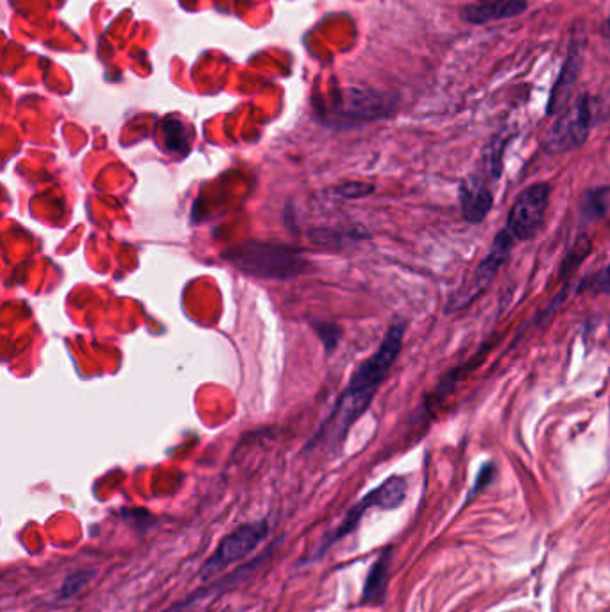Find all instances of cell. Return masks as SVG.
Masks as SVG:
<instances>
[{
	"instance_id": "52a82bcc",
	"label": "cell",
	"mask_w": 610,
	"mask_h": 612,
	"mask_svg": "<svg viewBox=\"0 0 610 612\" xmlns=\"http://www.w3.org/2000/svg\"><path fill=\"white\" fill-rule=\"evenodd\" d=\"M550 187L535 183L526 187L512 204L507 230L516 240H530L543 226L550 204Z\"/></svg>"
},
{
	"instance_id": "6da1fadb",
	"label": "cell",
	"mask_w": 610,
	"mask_h": 612,
	"mask_svg": "<svg viewBox=\"0 0 610 612\" xmlns=\"http://www.w3.org/2000/svg\"><path fill=\"white\" fill-rule=\"evenodd\" d=\"M405 332H407L405 323H394L390 326L378 351L356 369L348 387L340 394L339 401L331 410L330 417L322 423L321 430L314 435L312 442L317 444L321 441H340L348 434L349 426L364 414L369 403L373 401L378 387L387 378L390 367L394 366L403 346Z\"/></svg>"
},
{
	"instance_id": "9a60e30c",
	"label": "cell",
	"mask_w": 610,
	"mask_h": 612,
	"mask_svg": "<svg viewBox=\"0 0 610 612\" xmlns=\"http://www.w3.org/2000/svg\"><path fill=\"white\" fill-rule=\"evenodd\" d=\"M179 133H185V126L179 124L176 120H167V124H165V140H167V145H169L172 151L185 153V147L178 142ZM179 140L187 144V138H179Z\"/></svg>"
},
{
	"instance_id": "8992f818",
	"label": "cell",
	"mask_w": 610,
	"mask_h": 612,
	"mask_svg": "<svg viewBox=\"0 0 610 612\" xmlns=\"http://www.w3.org/2000/svg\"><path fill=\"white\" fill-rule=\"evenodd\" d=\"M269 530L271 528L265 519L235 528L229 536L222 539L217 550L212 553V557H208V561L204 562L201 577H213L231 564L246 559L249 553L255 552L256 548L269 537Z\"/></svg>"
},
{
	"instance_id": "e0dca14e",
	"label": "cell",
	"mask_w": 610,
	"mask_h": 612,
	"mask_svg": "<svg viewBox=\"0 0 610 612\" xmlns=\"http://www.w3.org/2000/svg\"><path fill=\"white\" fill-rule=\"evenodd\" d=\"M373 190V185H367V183H346V185H340L337 188V194L342 197H348V199H358V197L373 194Z\"/></svg>"
},
{
	"instance_id": "7a4b0ae2",
	"label": "cell",
	"mask_w": 610,
	"mask_h": 612,
	"mask_svg": "<svg viewBox=\"0 0 610 612\" xmlns=\"http://www.w3.org/2000/svg\"><path fill=\"white\" fill-rule=\"evenodd\" d=\"M229 264L263 280H289L310 269V262L296 247L276 242H246L226 253Z\"/></svg>"
},
{
	"instance_id": "8fae6325",
	"label": "cell",
	"mask_w": 610,
	"mask_h": 612,
	"mask_svg": "<svg viewBox=\"0 0 610 612\" xmlns=\"http://www.w3.org/2000/svg\"><path fill=\"white\" fill-rule=\"evenodd\" d=\"M390 562H392V548H387L374 561L371 570L367 573L364 591H362V604H382L385 593H387V586H389Z\"/></svg>"
},
{
	"instance_id": "30bf717a",
	"label": "cell",
	"mask_w": 610,
	"mask_h": 612,
	"mask_svg": "<svg viewBox=\"0 0 610 612\" xmlns=\"http://www.w3.org/2000/svg\"><path fill=\"white\" fill-rule=\"evenodd\" d=\"M580 56L582 54H580L577 43H573L571 49H569L564 70H562L559 81L551 92L550 106H548V113H551V115H559L560 111L564 110L569 104V95H571V90L577 83L578 72H580Z\"/></svg>"
},
{
	"instance_id": "ac0fdd59",
	"label": "cell",
	"mask_w": 610,
	"mask_h": 612,
	"mask_svg": "<svg viewBox=\"0 0 610 612\" xmlns=\"http://www.w3.org/2000/svg\"><path fill=\"white\" fill-rule=\"evenodd\" d=\"M603 36H605V40H607V43L610 45V13L607 20H605V24H603Z\"/></svg>"
},
{
	"instance_id": "277c9868",
	"label": "cell",
	"mask_w": 610,
	"mask_h": 612,
	"mask_svg": "<svg viewBox=\"0 0 610 612\" xmlns=\"http://www.w3.org/2000/svg\"><path fill=\"white\" fill-rule=\"evenodd\" d=\"M514 240L516 238L512 237L509 230L498 233V237L492 244L491 253L483 258L473 274L451 294L450 301L446 305V314H457L471 305L475 299H478V296H482L485 289L496 278V274L500 272L503 264L509 260Z\"/></svg>"
},
{
	"instance_id": "3957f363",
	"label": "cell",
	"mask_w": 610,
	"mask_h": 612,
	"mask_svg": "<svg viewBox=\"0 0 610 612\" xmlns=\"http://www.w3.org/2000/svg\"><path fill=\"white\" fill-rule=\"evenodd\" d=\"M407 498V480L403 476H390L380 487L364 496L360 502L356 503L353 509L348 510L346 518L342 519L339 527L333 528L326 536L322 537L321 543L317 546L312 561L321 559L324 553L330 550L333 544L339 543L340 539L348 537L351 532H355L358 523L364 518L365 512L369 509H396Z\"/></svg>"
},
{
	"instance_id": "ba28073f",
	"label": "cell",
	"mask_w": 610,
	"mask_h": 612,
	"mask_svg": "<svg viewBox=\"0 0 610 612\" xmlns=\"http://www.w3.org/2000/svg\"><path fill=\"white\" fill-rule=\"evenodd\" d=\"M460 210L464 221L471 224L483 222L491 212L494 196L489 185L480 178H469L460 185Z\"/></svg>"
},
{
	"instance_id": "7c38bea8",
	"label": "cell",
	"mask_w": 610,
	"mask_h": 612,
	"mask_svg": "<svg viewBox=\"0 0 610 612\" xmlns=\"http://www.w3.org/2000/svg\"><path fill=\"white\" fill-rule=\"evenodd\" d=\"M267 555H269V552L262 553V555H260V559H255V561L249 562V564H246V566H242V568H238V570L233 571V573L228 575V577L219 580V582H217L215 587H212V589H199V591H195L194 595L188 596V598H185L183 602H179V604H176L174 607H170V609L163 612H185L187 611L188 607H192V605L197 604V602H201L204 596L210 595V593L213 595L217 589L226 591V589H229V587L233 586V584H240V582H242V580H246V578L249 577V575H251L256 568H260V566H262V562L265 561V557H267Z\"/></svg>"
},
{
	"instance_id": "5b68a950",
	"label": "cell",
	"mask_w": 610,
	"mask_h": 612,
	"mask_svg": "<svg viewBox=\"0 0 610 612\" xmlns=\"http://www.w3.org/2000/svg\"><path fill=\"white\" fill-rule=\"evenodd\" d=\"M593 110L587 95L569 102L544 138L546 153L562 154L582 147L591 133Z\"/></svg>"
},
{
	"instance_id": "2e32d148",
	"label": "cell",
	"mask_w": 610,
	"mask_h": 612,
	"mask_svg": "<svg viewBox=\"0 0 610 612\" xmlns=\"http://www.w3.org/2000/svg\"><path fill=\"white\" fill-rule=\"evenodd\" d=\"M584 287L600 294H610V264L591 278H587Z\"/></svg>"
},
{
	"instance_id": "9c48e42d",
	"label": "cell",
	"mask_w": 610,
	"mask_h": 612,
	"mask_svg": "<svg viewBox=\"0 0 610 612\" xmlns=\"http://www.w3.org/2000/svg\"><path fill=\"white\" fill-rule=\"evenodd\" d=\"M526 0H478L464 9V20L469 24L483 26L489 22H498L503 18H512L525 13Z\"/></svg>"
},
{
	"instance_id": "5bb4252c",
	"label": "cell",
	"mask_w": 610,
	"mask_h": 612,
	"mask_svg": "<svg viewBox=\"0 0 610 612\" xmlns=\"http://www.w3.org/2000/svg\"><path fill=\"white\" fill-rule=\"evenodd\" d=\"M94 577V571H74V573H70V575L63 580V584H61L58 598H60V600H67V598L79 595V593L90 584V580Z\"/></svg>"
},
{
	"instance_id": "4fadbf2b",
	"label": "cell",
	"mask_w": 610,
	"mask_h": 612,
	"mask_svg": "<svg viewBox=\"0 0 610 612\" xmlns=\"http://www.w3.org/2000/svg\"><path fill=\"white\" fill-rule=\"evenodd\" d=\"M580 206L585 219L589 221L603 219L610 212V185L587 190L580 201Z\"/></svg>"
}]
</instances>
